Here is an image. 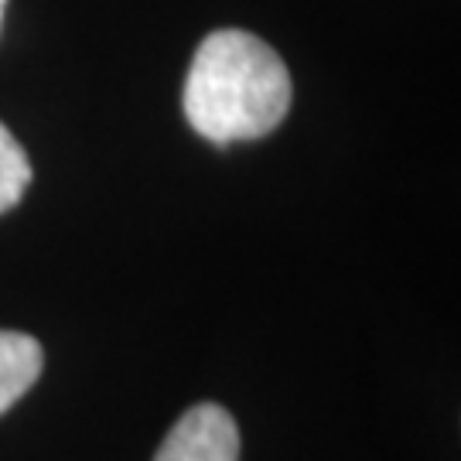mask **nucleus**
<instances>
[{"instance_id":"1","label":"nucleus","mask_w":461,"mask_h":461,"mask_svg":"<svg viewBox=\"0 0 461 461\" xmlns=\"http://www.w3.org/2000/svg\"><path fill=\"white\" fill-rule=\"evenodd\" d=\"M185 116L205 140H257L291 110V72L249 32H212L185 79Z\"/></svg>"},{"instance_id":"2","label":"nucleus","mask_w":461,"mask_h":461,"mask_svg":"<svg viewBox=\"0 0 461 461\" xmlns=\"http://www.w3.org/2000/svg\"><path fill=\"white\" fill-rule=\"evenodd\" d=\"M154 461H240V430L219 403H198L167 430Z\"/></svg>"},{"instance_id":"3","label":"nucleus","mask_w":461,"mask_h":461,"mask_svg":"<svg viewBox=\"0 0 461 461\" xmlns=\"http://www.w3.org/2000/svg\"><path fill=\"white\" fill-rule=\"evenodd\" d=\"M41 363L45 356L32 335L0 331V413L11 411L32 390V383L41 376Z\"/></svg>"},{"instance_id":"4","label":"nucleus","mask_w":461,"mask_h":461,"mask_svg":"<svg viewBox=\"0 0 461 461\" xmlns=\"http://www.w3.org/2000/svg\"><path fill=\"white\" fill-rule=\"evenodd\" d=\"M32 185V161L17 137L0 123V212L14 209Z\"/></svg>"},{"instance_id":"5","label":"nucleus","mask_w":461,"mask_h":461,"mask_svg":"<svg viewBox=\"0 0 461 461\" xmlns=\"http://www.w3.org/2000/svg\"><path fill=\"white\" fill-rule=\"evenodd\" d=\"M4 4H7V0H0V14H4Z\"/></svg>"}]
</instances>
